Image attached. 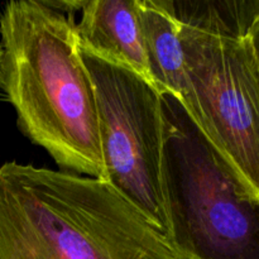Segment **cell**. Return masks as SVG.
I'll use <instances>...</instances> for the list:
<instances>
[{"mask_svg":"<svg viewBox=\"0 0 259 259\" xmlns=\"http://www.w3.org/2000/svg\"><path fill=\"white\" fill-rule=\"evenodd\" d=\"M2 88L20 131L72 174L105 181L95 91L73 14L43 0L0 12Z\"/></svg>","mask_w":259,"mask_h":259,"instance_id":"obj_1","label":"cell"},{"mask_svg":"<svg viewBox=\"0 0 259 259\" xmlns=\"http://www.w3.org/2000/svg\"><path fill=\"white\" fill-rule=\"evenodd\" d=\"M0 259H181L109 182L7 162L0 167Z\"/></svg>","mask_w":259,"mask_h":259,"instance_id":"obj_2","label":"cell"},{"mask_svg":"<svg viewBox=\"0 0 259 259\" xmlns=\"http://www.w3.org/2000/svg\"><path fill=\"white\" fill-rule=\"evenodd\" d=\"M161 189L167 238L181 259H259V197L181 101L161 94Z\"/></svg>","mask_w":259,"mask_h":259,"instance_id":"obj_3","label":"cell"},{"mask_svg":"<svg viewBox=\"0 0 259 259\" xmlns=\"http://www.w3.org/2000/svg\"><path fill=\"white\" fill-rule=\"evenodd\" d=\"M187 89L180 100L259 197V70L248 38L180 32Z\"/></svg>","mask_w":259,"mask_h":259,"instance_id":"obj_4","label":"cell"},{"mask_svg":"<svg viewBox=\"0 0 259 259\" xmlns=\"http://www.w3.org/2000/svg\"><path fill=\"white\" fill-rule=\"evenodd\" d=\"M80 50L95 91L105 181L166 234L161 93L133 71Z\"/></svg>","mask_w":259,"mask_h":259,"instance_id":"obj_5","label":"cell"},{"mask_svg":"<svg viewBox=\"0 0 259 259\" xmlns=\"http://www.w3.org/2000/svg\"><path fill=\"white\" fill-rule=\"evenodd\" d=\"M76 23L80 47L152 82L138 0H85ZM154 86V85H153Z\"/></svg>","mask_w":259,"mask_h":259,"instance_id":"obj_6","label":"cell"},{"mask_svg":"<svg viewBox=\"0 0 259 259\" xmlns=\"http://www.w3.org/2000/svg\"><path fill=\"white\" fill-rule=\"evenodd\" d=\"M144 51L154 88L179 100L186 95L187 78L179 20L164 0H138Z\"/></svg>","mask_w":259,"mask_h":259,"instance_id":"obj_7","label":"cell"},{"mask_svg":"<svg viewBox=\"0 0 259 259\" xmlns=\"http://www.w3.org/2000/svg\"><path fill=\"white\" fill-rule=\"evenodd\" d=\"M184 27L228 38H248L259 0H164Z\"/></svg>","mask_w":259,"mask_h":259,"instance_id":"obj_8","label":"cell"},{"mask_svg":"<svg viewBox=\"0 0 259 259\" xmlns=\"http://www.w3.org/2000/svg\"><path fill=\"white\" fill-rule=\"evenodd\" d=\"M248 42H249L250 48H252V52L254 55L255 62H257L259 70V14L255 18L252 28H250L249 34H248Z\"/></svg>","mask_w":259,"mask_h":259,"instance_id":"obj_9","label":"cell"},{"mask_svg":"<svg viewBox=\"0 0 259 259\" xmlns=\"http://www.w3.org/2000/svg\"><path fill=\"white\" fill-rule=\"evenodd\" d=\"M2 77H3V48L0 45V88H2Z\"/></svg>","mask_w":259,"mask_h":259,"instance_id":"obj_10","label":"cell"}]
</instances>
